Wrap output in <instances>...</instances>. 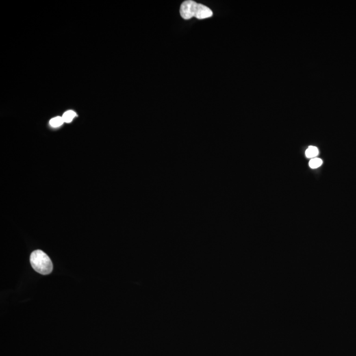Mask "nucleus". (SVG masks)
<instances>
[{
    "label": "nucleus",
    "mask_w": 356,
    "mask_h": 356,
    "mask_svg": "<svg viewBox=\"0 0 356 356\" xmlns=\"http://www.w3.org/2000/svg\"><path fill=\"white\" fill-rule=\"evenodd\" d=\"M179 12L181 18L185 20L190 19L194 17L198 19H204L211 18L213 15L210 8L192 0H187L183 2Z\"/></svg>",
    "instance_id": "1"
},
{
    "label": "nucleus",
    "mask_w": 356,
    "mask_h": 356,
    "mask_svg": "<svg viewBox=\"0 0 356 356\" xmlns=\"http://www.w3.org/2000/svg\"><path fill=\"white\" fill-rule=\"evenodd\" d=\"M31 266L35 271L42 275L51 274L53 270V263L47 254L41 250H36L31 255Z\"/></svg>",
    "instance_id": "2"
},
{
    "label": "nucleus",
    "mask_w": 356,
    "mask_h": 356,
    "mask_svg": "<svg viewBox=\"0 0 356 356\" xmlns=\"http://www.w3.org/2000/svg\"><path fill=\"white\" fill-rule=\"evenodd\" d=\"M319 155V150L316 146H310L309 148L306 150L305 155L306 157L309 158V159H314L318 157Z\"/></svg>",
    "instance_id": "3"
},
{
    "label": "nucleus",
    "mask_w": 356,
    "mask_h": 356,
    "mask_svg": "<svg viewBox=\"0 0 356 356\" xmlns=\"http://www.w3.org/2000/svg\"><path fill=\"white\" fill-rule=\"evenodd\" d=\"M76 116H77V114H76L75 112L72 110H68L64 113V115H63L62 118L64 120V122H66V123H70Z\"/></svg>",
    "instance_id": "4"
},
{
    "label": "nucleus",
    "mask_w": 356,
    "mask_h": 356,
    "mask_svg": "<svg viewBox=\"0 0 356 356\" xmlns=\"http://www.w3.org/2000/svg\"><path fill=\"white\" fill-rule=\"evenodd\" d=\"M64 123V120H63L62 117H55L52 119L50 121V124L52 127H58L59 126L62 125Z\"/></svg>",
    "instance_id": "5"
},
{
    "label": "nucleus",
    "mask_w": 356,
    "mask_h": 356,
    "mask_svg": "<svg viewBox=\"0 0 356 356\" xmlns=\"http://www.w3.org/2000/svg\"><path fill=\"white\" fill-rule=\"evenodd\" d=\"M322 164V160L321 159H319V158H314V159H311L309 163V166H310L311 168H313V169L319 168V167L321 166Z\"/></svg>",
    "instance_id": "6"
}]
</instances>
